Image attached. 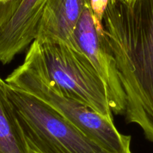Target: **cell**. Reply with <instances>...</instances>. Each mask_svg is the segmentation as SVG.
<instances>
[{"instance_id":"1","label":"cell","mask_w":153,"mask_h":153,"mask_svg":"<svg viewBox=\"0 0 153 153\" xmlns=\"http://www.w3.org/2000/svg\"><path fill=\"white\" fill-rule=\"evenodd\" d=\"M102 24L126 95V122L153 142V0H110Z\"/></svg>"},{"instance_id":"2","label":"cell","mask_w":153,"mask_h":153,"mask_svg":"<svg viewBox=\"0 0 153 153\" xmlns=\"http://www.w3.org/2000/svg\"><path fill=\"white\" fill-rule=\"evenodd\" d=\"M10 87L38 98L56 110L110 153H134L131 137L122 134L91 107L69 98L50 78L39 43L29 46L24 61L5 80Z\"/></svg>"},{"instance_id":"3","label":"cell","mask_w":153,"mask_h":153,"mask_svg":"<svg viewBox=\"0 0 153 153\" xmlns=\"http://www.w3.org/2000/svg\"><path fill=\"white\" fill-rule=\"evenodd\" d=\"M7 91L32 153H110L42 100Z\"/></svg>"},{"instance_id":"4","label":"cell","mask_w":153,"mask_h":153,"mask_svg":"<svg viewBox=\"0 0 153 153\" xmlns=\"http://www.w3.org/2000/svg\"><path fill=\"white\" fill-rule=\"evenodd\" d=\"M39 45L50 78L60 91L114 122L104 81L81 50L65 42Z\"/></svg>"},{"instance_id":"5","label":"cell","mask_w":153,"mask_h":153,"mask_svg":"<svg viewBox=\"0 0 153 153\" xmlns=\"http://www.w3.org/2000/svg\"><path fill=\"white\" fill-rule=\"evenodd\" d=\"M74 38L104 81L113 114L124 115L126 98L119 77L117 63L106 42L104 33L97 31L90 3L85 6L80 15Z\"/></svg>"},{"instance_id":"6","label":"cell","mask_w":153,"mask_h":153,"mask_svg":"<svg viewBox=\"0 0 153 153\" xmlns=\"http://www.w3.org/2000/svg\"><path fill=\"white\" fill-rule=\"evenodd\" d=\"M48 0H23L9 20L0 26V62H11L36 39Z\"/></svg>"},{"instance_id":"7","label":"cell","mask_w":153,"mask_h":153,"mask_svg":"<svg viewBox=\"0 0 153 153\" xmlns=\"http://www.w3.org/2000/svg\"><path fill=\"white\" fill-rule=\"evenodd\" d=\"M90 0H48L41 18L35 40L39 44L65 42L79 48L74 32L80 15Z\"/></svg>"},{"instance_id":"8","label":"cell","mask_w":153,"mask_h":153,"mask_svg":"<svg viewBox=\"0 0 153 153\" xmlns=\"http://www.w3.org/2000/svg\"><path fill=\"white\" fill-rule=\"evenodd\" d=\"M0 153H32L7 91L0 76Z\"/></svg>"},{"instance_id":"9","label":"cell","mask_w":153,"mask_h":153,"mask_svg":"<svg viewBox=\"0 0 153 153\" xmlns=\"http://www.w3.org/2000/svg\"><path fill=\"white\" fill-rule=\"evenodd\" d=\"M110 0H90V7L98 32L104 34L103 17Z\"/></svg>"},{"instance_id":"10","label":"cell","mask_w":153,"mask_h":153,"mask_svg":"<svg viewBox=\"0 0 153 153\" xmlns=\"http://www.w3.org/2000/svg\"><path fill=\"white\" fill-rule=\"evenodd\" d=\"M23 0H0V26L14 15Z\"/></svg>"},{"instance_id":"11","label":"cell","mask_w":153,"mask_h":153,"mask_svg":"<svg viewBox=\"0 0 153 153\" xmlns=\"http://www.w3.org/2000/svg\"><path fill=\"white\" fill-rule=\"evenodd\" d=\"M121 1H123V2H126V3L129 4V5H130V4L133 3V2H134L135 0H121Z\"/></svg>"}]
</instances>
